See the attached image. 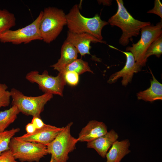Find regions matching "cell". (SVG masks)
I'll return each instance as SVG.
<instances>
[{"instance_id": "1", "label": "cell", "mask_w": 162, "mask_h": 162, "mask_svg": "<svg viewBox=\"0 0 162 162\" xmlns=\"http://www.w3.org/2000/svg\"><path fill=\"white\" fill-rule=\"evenodd\" d=\"M118 9L116 14L108 20V22L112 26L119 28L122 31L119 43L123 46L132 41V37H137L143 27L151 24L149 22H144L134 18L128 11L124 5L122 0H116Z\"/></svg>"}, {"instance_id": "2", "label": "cell", "mask_w": 162, "mask_h": 162, "mask_svg": "<svg viewBox=\"0 0 162 162\" xmlns=\"http://www.w3.org/2000/svg\"><path fill=\"white\" fill-rule=\"evenodd\" d=\"M66 18L68 31L75 33H87L100 40L103 39L102 28L109 24L102 20L98 14L92 18L84 17L80 13L77 4L73 6L66 15Z\"/></svg>"}, {"instance_id": "3", "label": "cell", "mask_w": 162, "mask_h": 162, "mask_svg": "<svg viewBox=\"0 0 162 162\" xmlns=\"http://www.w3.org/2000/svg\"><path fill=\"white\" fill-rule=\"evenodd\" d=\"M66 24V15L62 10L51 7L45 8L39 26L42 40L50 43L56 38Z\"/></svg>"}, {"instance_id": "4", "label": "cell", "mask_w": 162, "mask_h": 162, "mask_svg": "<svg viewBox=\"0 0 162 162\" xmlns=\"http://www.w3.org/2000/svg\"><path fill=\"white\" fill-rule=\"evenodd\" d=\"M12 105L16 106L20 112L27 116L40 117L45 105L53 97V94L44 93L37 96H28L13 88L10 91Z\"/></svg>"}, {"instance_id": "5", "label": "cell", "mask_w": 162, "mask_h": 162, "mask_svg": "<svg viewBox=\"0 0 162 162\" xmlns=\"http://www.w3.org/2000/svg\"><path fill=\"white\" fill-rule=\"evenodd\" d=\"M73 124L71 122L63 127L54 140L46 146L48 153L56 162H67L69 154L76 148L78 141L70 134Z\"/></svg>"}, {"instance_id": "6", "label": "cell", "mask_w": 162, "mask_h": 162, "mask_svg": "<svg viewBox=\"0 0 162 162\" xmlns=\"http://www.w3.org/2000/svg\"><path fill=\"white\" fill-rule=\"evenodd\" d=\"M9 149L15 158L22 162H38L48 153L46 146L39 143L26 141L13 137L9 145Z\"/></svg>"}, {"instance_id": "7", "label": "cell", "mask_w": 162, "mask_h": 162, "mask_svg": "<svg viewBox=\"0 0 162 162\" xmlns=\"http://www.w3.org/2000/svg\"><path fill=\"white\" fill-rule=\"evenodd\" d=\"M162 20L154 26L151 24L142 28L140 30L141 36L140 40L131 46L126 48V52L130 51L133 55L136 63L141 67L146 63L144 57L146 52L152 43L162 34Z\"/></svg>"}, {"instance_id": "8", "label": "cell", "mask_w": 162, "mask_h": 162, "mask_svg": "<svg viewBox=\"0 0 162 162\" xmlns=\"http://www.w3.org/2000/svg\"><path fill=\"white\" fill-rule=\"evenodd\" d=\"M42 15V11L31 24L15 30H8L0 37V42L10 43L15 45L28 44L35 40H42L39 26Z\"/></svg>"}, {"instance_id": "9", "label": "cell", "mask_w": 162, "mask_h": 162, "mask_svg": "<svg viewBox=\"0 0 162 162\" xmlns=\"http://www.w3.org/2000/svg\"><path fill=\"white\" fill-rule=\"evenodd\" d=\"M26 78L32 83L37 84L39 89L44 93L63 96V91L66 82L63 74L59 73L57 76H54L50 75L46 70L41 74L34 70L28 73Z\"/></svg>"}, {"instance_id": "10", "label": "cell", "mask_w": 162, "mask_h": 162, "mask_svg": "<svg viewBox=\"0 0 162 162\" xmlns=\"http://www.w3.org/2000/svg\"><path fill=\"white\" fill-rule=\"evenodd\" d=\"M109 46L123 53L126 57V61L123 68L111 75L107 82L110 84L115 83L119 78L122 77V85L126 86L129 82H131L134 74L140 71L142 67L136 63L133 55L130 52L122 51L112 46Z\"/></svg>"}, {"instance_id": "11", "label": "cell", "mask_w": 162, "mask_h": 162, "mask_svg": "<svg viewBox=\"0 0 162 162\" xmlns=\"http://www.w3.org/2000/svg\"><path fill=\"white\" fill-rule=\"evenodd\" d=\"M63 128L45 124L32 133H26L17 137L23 141L39 143L46 146L54 140Z\"/></svg>"}, {"instance_id": "12", "label": "cell", "mask_w": 162, "mask_h": 162, "mask_svg": "<svg viewBox=\"0 0 162 162\" xmlns=\"http://www.w3.org/2000/svg\"><path fill=\"white\" fill-rule=\"evenodd\" d=\"M71 44L76 49L81 56L90 55V43H98L106 44L104 40H100L93 35L87 33H75L68 31L65 40Z\"/></svg>"}, {"instance_id": "13", "label": "cell", "mask_w": 162, "mask_h": 162, "mask_svg": "<svg viewBox=\"0 0 162 162\" xmlns=\"http://www.w3.org/2000/svg\"><path fill=\"white\" fill-rule=\"evenodd\" d=\"M107 132V127L104 122L92 120L82 129L77 139L78 142H88L101 136Z\"/></svg>"}, {"instance_id": "14", "label": "cell", "mask_w": 162, "mask_h": 162, "mask_svg": "<svg viewBox=\"0 0 162 162\" xmlns=\"http://www.w3.org/2000/svg\"><path fill=\"white\" fill-rule=\"evenodd\" d=\"M118 135L113 129L87 143V147L94 149L102 158H105L108 150L117 140Z\"/></svg>"}, {"instance_id": "15", "label": "cell", "mask_w": 162, "mask_h": 162, "mask_svg": "<svg viewBox=\"0 0 162 162\" xmlns=\"http://www.w3.org/2000/svg\"><path fill=\"white\" fill-rule=\"evenodd\" d=\"M78 53L75 47L65 40L61 47L60 58L57 63L51 67L59 72L66 65L77 59Z\"/></svg>"}, {"instance_id": "16", "label": "cell", "mask_w": 162, "mask_h": 162, "mask_svg": "<svg viewBox=\"0 0 162 162\" xmlns=\"http://www.w3.org/2000/svg\"><path fill=\"white\" fill-rule=\"evenodd\" d=\"M130 145L129 140L128 139L116 141L106 154V162H120L130 152L129 149Z\"/></svg>"}, {"instance_id": "17", "label": "cell", "mask_w": 162, "mask_h": 162, "mask_svg": "<svg viewBox=\"0 0 162 162\" xmlns=\"http://www.w3.org/2000/svg\"><path fill=\"white\" fill-rule=\"evenodd\" d=\"M152 75L151 80L150 87L147 89L137 94V99L146 101L152 102L157 100H162V85L155 78L150 69Z\"/></svg>"}, {"instance_id": "18", "label": "cell", "mask_w": 162, "mask_h": 162, "mask_svg": "<svg viewBox=\"0 0 162 162\" xmlns=\"http://www.w3.org/2000/svg\"><path fill=\"white\" fill-rule=\"evenodd\" d=\"M20 111L17 107L14 105L9 109L0 112V132L5 129L14 122L17 118Z\"/></svg>"}, {"instance_id": "19", "label": "cell", "mask_w": 162, "mask_h": 162, "mask_svg": "<svg viewBox=\"0 0 162 162\" xmlns=\"http://www.w3.org/2000/svg\"><path fill=\"white\" fill-rule=\"evenodd\" d=\"M69 71L75 72L79 75L86 72L93 73L89 66L88 62L81 58L77 59L66 65L59 71V73L64 75L66 72Z\"/></svg>"}, {"instance_id": "20", "label": "cell", "mask_w": 162, "mask_h": 162, "mask_svg": "<svg viewBox=\"0 0 162 162\" xmlns=\"http://www.w3.org/2000/svg\"><path fill=\"white\" fill-rule=\"evenodd\" d=\"M16 24L14 14L5 9H0V37Z\"/></svg>"}, {"instance_id": "21", "label": "cell", "mask_w": 162, "mask_h": 162, "mask_svg": "<svg viewBox=\"0 0 162 162\" xmlns=\"http://www.w3.org/2000/svg\"><path fill=\"white\" fill-rule=\"evenodd\" d=\"M19 128L0 132V154L9 149V145L11 139L20 131Z\"/></svg>"}, {"instance_id": "22", "label": "cell", "mask_w": 162, "mask_h": 162, "mask_svg": "<svg viewBox=\"0 0 162 162\" xmlns=\"http://www.w3.org/2000/svg\"><path fill=\"white\" fill-rule=\"evenodd\" d=\"M162 54V34L155 40L147 50L144 57L146 63L148 58L150 56L154 55L159 58Z\"/></svg>"}, {"instance_id": "23", "label": "cell", "mask_w": 162, "mask_h": 162, "mask_svg": "<svg viewBox=\"0 0 162 162\" xmlns=\"http://www.w3.org/2000/svg\"><path fill=\"white\" fill-rule=\"evenodd\" d=\"M6 84L0 83V108L8 106L10 103L11 94Z\"/></svg>"}, {"instance_id": "24", "label": "cell", "mask_w": 162, "mask_h": 162, "mask_svg": "<svg viewBox=\"0 0 162 162\" xmlns=\"http://www.w3.org/2000/svg\"><path fill=\"white\" fill-rule=\"evenodd\" d=\"M79 75L74 71H67L64 73V76L66 83L71 86L76 85L79 81Z\"/></svg>"}, {"instance_id": "25", "label": "cell", "mask_w": 162, "mask_h": 162, "mask_svg": "<svg viewBox=\"0 0 162 162\" xmlns=\"http://www.w3.org/2000/svg\"><path fill=\"white\" fill-rule=\"evenodd\" d=\"M16 160L10 149L0 154V162H18Z\"/></svg>"}, {"instance_id": "26", "label": "cell", "mask_w": 162, "mask_h": 162, "mask_svg": "<svg viewBox=\"0 0 162 162\" xmlns=\"http://www.w3.org/2000/svg\"><path fill=\"white\" fill-rule=\"evenodd\" d=\"M147 13L155 14L162 19V4L159 0H155L154 6L152 9L148 10Z\"/></svg>"}, {"instance_id": "27", "label": "cell", "mask_w": 162, "mask_h": 162, "mask_svg": "<svg viewBox=\"0 0 162 162\" xmlns=\"http://www.w3.org/2000/svg\"><path fill=\"white\" fill-rule=\"evenodd\" d=\"M31 123L34 124L36 129L40 128L45 124L40 117H33Z\"/></svg>"}, {"instance_id": "28", "label": "cell", "mask_w": 162, "mask_h": 162, "mask_svg": "<svg viewBox=\"0 0 162 162\" xmlns=\"http://www.w3.org/2000/svg\"><path fill=\"white\" fill-rule=\"evenodd\" d=\"M36 128L31 122L28 124L26 127V130L27 134H31L34 132Z\"/></svg>"}, {"instance_id": "29", "label": "cell", "mask_w": 162, "mask_h": 162, "mask_svg": "<svg viewBox=\"0 0 162 162\" xmlns=\"http://www.w3.org/2000/svg\"><path fill=\"white\" fill-rule=\"evenodd\" d=\"M112 1L110 0H98V2L99 4H100L102 3L104 5H110L111 4V1Z\"/></svg>"}, {"instance_id": "30", "label": "cell", "mask_w": 162, "mask_h": 162, "mask_svg": "<svg viewBox=\"0 0 162 162\" xmlns=\"http://www.w3.org/2000/svg\"><path fill=\"white\" fill-rule=\"evenodd\" d=\"M50 162H56L55 160L52 157H51V159Z\"/></svg>"}]
</instances>
